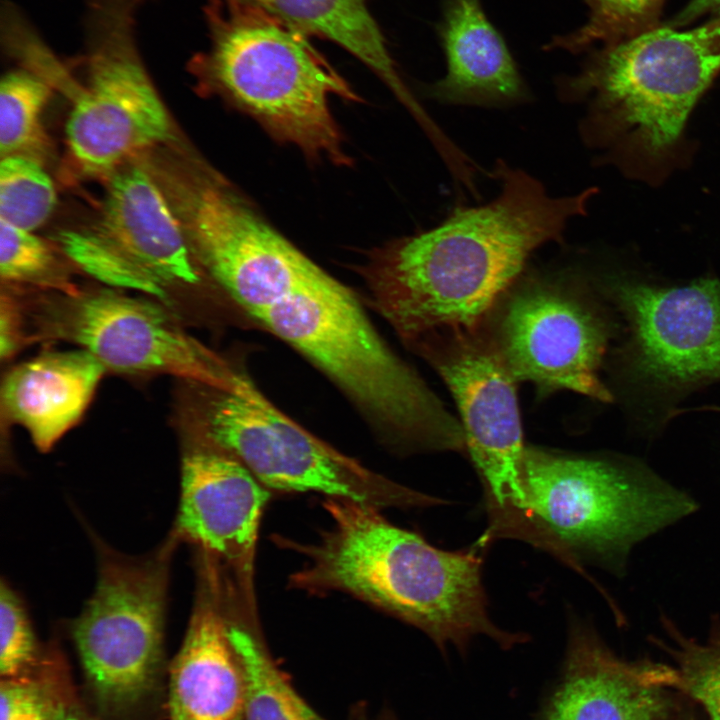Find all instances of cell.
<instances>
[{"mask_svg": "<svg viewBox=\"0 0 720 720\" xmlns=\"http://www.w3.org/2000/svg\"><path fill=\"white\" fill-rule=\"evenodd\" d=\"M500 192L455 207L439 225L376 250L364 275L376 309L411 343L440 328H476L520 278L531 254L562 243L594 187L551 196L528 172L497 160Z\"/></svg>", "mask_w": 720, "mask_h": 720, "instance_id": "cell-1", "label": "cell"}, {"mask_svg": "<svg viewBox=\"0 0 720 720\" xmlns=\"http://www.w3.org/2000/svg\"><path fill=\"white\" fill-rule=\"evenodd\" d=\"M720 72V18L676 31L654 28L602 46L560 81L567 102L587 101L583 141L625 176L662 184L691 159V112Z\"/></svg>", "mask_w": 720, "mask_h": 720, "instance_id": "cell-2", "label": "cell"}, {"mask_svg": "<svg viewBox=\"0 0 720 720\" xmlns=\"http://www.w3.org/2000/svg\"><path fill=\"white\" fill-rule=\"evenodd\" d=\"M324 506L331 523L318 540L289 544L306 560L290 586L349 593L419 628L441 648H463L482 634L504 648L524 640L490 620L475 552L438 549L371 506L334 498Z\"/></svg>", "mask_w": 720, "mask_h": 720, "instance_id": "cell-3", "label": "cell"}, {"mask_svg": "<svg viewBox=\"0 0 720 720\" xmlns=\"http://www.w3.org/2000/svg\"><path fill=\"white\" fill-rule=\"evenodd\" d=\"M521 501L502 537H518L569 564L580 557L622 571L631 549L695 512L697 503L631 458L526 446Z\"/></svg>", "mask_w": 720, "mask_h": 720, "instance_id": "cell-4", "label": "cell"}, {"mask_svg": "<svg viewBox=\"0 0 720 720\" xmlns=\"http://www.w3.org/2000/svg\"><path fill=\"white\" fill-rule=\"evenodd\" d=\"M209 46L194 67L274 138L311 158L349 162L329 97L359 101L305 32L245 0H208Z\"/></svg>", "mask_w": 720, "mask_h": 720, "instance_id": "cell-5", "label": "cell"}, {"mask_svg": "<svg viewBox=\"0 0 720 720\" xmlns=\"http://www.w3.org/2000/svg\"><path fill=\"white\" fill-rule=\"evenodd\" d=\"M255 318L326 373L394 445L466 453L461 422L384 343L352 292L328 273Z\"/></svg>", "mask_w": 720, "mask_h": 720, "instance_id": "cell-6", "label": "cell"}, {"mask_svg": "<svg viewBox=\"0 0 720 720\" xmlns=\"http://www.w3.org/2000/svg\"><path fill=\"white\" fill-rule=\"evenodd\" d=\"M147 1L87 2V77L66 123L69 152L87 175L115 173L132 155L171 137L169 115L138 48L137 19Z\"/></svg>", "mask_w": 720, "mask_h": 720, "instance_id": "cell-7", "label": "cell"}, {"mask_svg": "<svg viewBox=\"0 0 720 720\" xmlns=\"http://www.w3.org/2000/svg\"><path fill=\"white\" fill-rule=\"evenodd\" d=\"M202 412L207 444L239 460L266 488L317 492L377 509L439 499L402 486L339 453L272 406L243 375L216 390Z\"/></svg>", "mask_w": 720, "mask_h": 720, "instance_id": "cell-8", "label": "cell"}, {"mask_svg": "<svg viewBox=\"0 0 720 720\" xmlns=\"http://www.w3.org/2000/svg\"><path fill=\"white\" fill-rule=\"evenodd\" d=\"M481 327L516 383L542 395L570 390L612 400L599 376L611 322L578 277L520 276Z\"/></svg>", "mask_w": 720, "mask_h": 720, "instance_id": "cell-9", "label": "cell"}, {"mask_svg": "<svg viewBox=\"0 0 720 720\" xmlns=\"http://www.w3.org/2000/svg\"><path fill=\"white\" fill-rule=\"evenodd\" d=\"M155 178L194 261L254 317L326 273L215 173L164 171Z\"/></svg>", "mask_w": 720, "mask_h": 720, "instance_id": "cell-10", "label": "cell"}, {"mask_svg": "<svg viewBox=\"0 0 720 720\" xmlns=\"http://www.w3.org/2000/svg\"><path fill=\"white\" fill-rule=\"evenodd\" d=\"M172 544L145 559L102 552L95 591L73 625L87 683L107 714L135 710L157 688Z\"/></svg>", "mask_w": 720, "mask_h": 720, "instance_id": "cell-11", "label": "cell"}, {"mask_svg": "<svg viewBox=\"0 0 720 720\" xmlns=\"http://www.w3.org/2000/svg\"><path fill=\"white\" fill-rule=\"evenodd\" d=\"M599 288L625 321L618 356L634 392L672 404L720 381L719 279L666 286L616 272L604 275Z\"/></svg>", "mask_w": 720, "mask_h": 720, "instance_id": "cell-12", "label": "cell"}, {"mask_svg": "<svg viewBox=\"0 0 720 720\" xmlns=\"http://www.w3.org/2000/svg\"><path fill=\"white\" fill-rule=\"evenodd\" d=\"M450 390L466 439V454L484 484L490 525L508 521L521 501L525 445L516 382L482 327L440 328L410 343Z\"/></svg>", "mask_w": 720, "mask_h": 720, "instance_id": "cell-13", "label": "cell"}, {"mask_svg": "<svg viewBox=\"0 0 720 720\" xmlns=\"http://www.w3.org/2000/svg\"><path fill=\"white\" fill-rule=\"evenodd\" d=\"M161 304L111 289L77 290L47 307L42 323L48 337L77 344L107 370L168 374L210 389H231L237 373Z\"/></svg>", "mask_w": 720, "mask_h": 720, "instance_id": "cell-14", "label": "cell"}, {"mask_svg": "<svg viewBox=\"0 0 720 720\" xmlns=\"http://www.w3.org/2000/svg\"><path fill=\"white\" fill-rule=\"evenodd\" d=\"M267 488L235 457L210 444L185 453L177 534L216 560L256 610L254 561Z\"/></svg>", "mask_w": 720, "mask_h": 720, "instance_id": "cell-15", "label": "cell"}, {"mask_svg": "<svg viewBox=\"0 0 720 720\" xmlns=\"http://www.w3.org/2000/svg\"><path fill=\"white\" fill-rule=\"evenodd\" d=\"M197 598L169 668V720H245L242 668L228 635L232 585L202 554Z\"/></svg>", "mask_w": 720, "mask_h": 720, "instance_id": "cell-16", "label": "cell"}, {"mask_svg": "<svg viewBox=\"0 0 720 720\" xmlns=\"http://www.w3.org/2000/svg\"><path fill=\"white\" fill-rule=\"evenodd\" d=\"M658 663L617 657L589 628L571 634L561 679L536 720H670Z\"/></svg>", "mask_w": 720, "mask_h": 720, "instance_id": "cell-17", "label": "cell"}, {"mask_svg": "<svg viewBox=\"0 0 720 720\" xmlns=\"http://www.w3.org/2000/svg\"><path fill=\"white\" fill-rule=\"evenodd\" d=\"M95 229L166 287L199 281L181 223L146 169L114 173Z\"/></svg>", "mask_w": 720, "mask_h": 720, "instance_id": "cell-18", "label": "cell"}, {"mask_svg": "<svg viewBox=\"0 0 720 720\" xmlns=\"http://www.w3.org/2000/svg\"><path fill=\"white\" fill-rule=\"evenodd\" d=\"M439 36L447 71L426 88L447 105L506 107L528 99V90L480 0H445Z\"/></svg>", "mask_w": 720, "mask_h": 720, "instance_id": "cell-19", "label": "cell"}, {"mask_svg": "<svg viewBox=\"0 0 720 720\" xmlns=\"http://www.w3.org/2000/svg\"><path fill=\"white\" fill-rule=\"evenodd\" d=\"M106 371L81 348L42 353L6 375L2 415L22 426L40 451H48L80 420Z\"/></svg>", "mask_w": 720, "mask_h": 720, "instance_id": "cell-20", "label": "cell"}, {"mask_svg": "<svg viewBox=\"0 0 720 720\" xmlns=\"http://www.w3.org/2000/svg\"><path fill=\"white\" fill-rule=\"evenodd\" d=\"M282 18L309 36L332 41L371 69L406 109L418 101L398 74L385 38L366 0H245Z\"/></svg>", "mask_w": 720, "mask_h": 720, "instance_id": "cell-21", "label": "cell"}, {"mask_svg": "<svg viewBox=\"0 0 720 720\" xmlns=\"http://www.w3.org/2000/svg\"><path fill=\"white\" fill-rule=\"evenodd\" d=\"M228 635L242 668L245 720H324L279 670L259 633L256 615L235 596L229 605Z\"/></svg>", "mask_w": 720, "mask_h": 720, "instance_id": "cell-22", "label": "cell"}, {"mask_svg": "<svg viewBox=\"0 0 720 720\" xmlns=\"http://www.w3.org/2000/svg\"><path fill=\"white\" fill-rule=\"evenodd\" d=\"M662 626L668 639L652 640L673 662L663 664V686L680 690L701 704L710 720H720V618H713L704 642L687 637L666 617Z\"/></svg>", "mask_w": 720, "mask_h": 720, "instance_id": "cell-23", "label": "cell"}, {"mask_svg": "<svg viewBox=\"0 0 720 720\" xmlns=\"http://www.w3.org/2000/svg\"><path fill=\"white\" fill-rule=\"evenodd\" d=\"M51 81L31 68L6 73L0 85L1 157L26 155L42 142L41 114ZM30 157V156H29Z\"/></svg>", "mask_w": 720, "mask_h": 720, "instance_id": "cell-24", "label": "cell"}, {"mask_svg": "<svg viewBox=\"0 0 720 720\" xmlns=\"http://www.w3.org/2000/svg\"><path fill=\"white\" fill-rule=\"evenodd\" d=\"M57 242L75 265L94 279L118 289L149 295L170 306L166 286L146 272L95 228L62 231Z\"/></svg>", "mask_w": 720, "mask_h": 720, "instance_id": "cell-25", "label": "cell"}, {"mask_svg": "<svg viewBox=\"0 0 720 720\" xmlns=\"http://www.w3.org/2000/svg\"><path fill=\"white\" fill-rule=\"evenodd\" d=\"M56 204L54 184L40 163L9 155L0 163V220L33 231L50 217Z\"/></svg>", "mask_w": 720, "mask_h": 720, "instance_id": "cell-26", "label": "cell"}, {"mask_svg": "<svg viewBox=\"0 0 720 720\" xmlns=\"http://www.w3.org/2000/svg\"><path fill=\"white\" fill-rule=\"evenodd\" d=\"M587 22L577 31L559 37L553 48L579 52L630 39L656 28L664 0H586Z\"/></svg>", "mask_w": 720, "mask_h": 720, "instance_id": "cell-27", "label": "cell"}, {"mask_svg": "<svg viewBox=\"0 0 720 720\" xmlns=\"http://www.w3.org/2000/svg\"><path fill=\"white\" fill-rule=\"evenodd\" d=\"M0 275L9 284L35 285L74 293L48 244L32 232L0 220Z\"/></svg>", "mask_w": 720, "mask_h": 720, "instance_id": "cell-28", "label": "cell"}, {"mask_svg": "<svg viewBox=\"0 0 720 720\" xmlns=\"http://www.w3.org/2000/svg\"><path fill=\"white\" fill-rule=\"evenodd\" d=\"M0 634L1 678H18L35 672L44 651L38 646L20 599L4 582L0 590Z\"/></svg>", "mask_w": 720, "mask_h": 720, "instance_id": "cell-29", "label": "cell"}, {"mask_svg": "<svg viewBox=\"0 0 720 720\" xmlns=\"http://www.w3.org/2000/svg\"><path fill=\"white\" fill-rule=\"evenodd\" d=\"M53 713V695L45 651L39 667L32 674L1 678L0 720H53Z\"/></svg>", "mask_w": 720, "mask_h": 720, "instance_id": "cell-30", "label": "cell"}, {"mask_svg": "<svg viewBox=\"0 0 720 720\" xmlns=\"http://www.w3.org/2000/svg\"><path fill=\"white\" fill-rule=\"evenodd\" d=\"M45 662L53 695V720H98L79 697L60 651L47 649Z\"/></svg>", "mask_w": 720, "mask_h": 720, "instance_id": "cell-31", "label": "cell"}, {"mask_svg": "<svg viewBox=\"0 0 720 720\" xmlns=\"http://www.w3.org/2000/svg\"><path fill=\"white\" fill-rule=\"evenodd\" d=\"M0 318V353L1 358L5 359L15 352L20 337L16 310L9 297H2Z\"/></svg>", "mask_w": 720, "mask_h": 720, "instance_id": "cell-32", "label": "cell"}, {"mask_svg": "<svg viewBox=\"0 0 720 720\" xmlns=\"http://www.w3.org/2000/svg\"><path fill=\"white\" fill-rule=\"evenodd\" d=\"M701 17H709V20L719 19L720 0H690L670 24L672 27L683 26Z\"/></svg>", "mask_w": 720, "mask_h": 720, "instance_id": "cell-33", "label": "cell"}, {"mask_svg": "<svg viewBox=\"0 0 720 720\" xmlns=\"http://www.w3.org/2000/svg\"><path fill=\"white\" fill-rule=\"evenodd\" d=\"M353 720H372V719H369V718H367V717H365V716H360V714H359V715H358L357 717H355ZM378 720H386V719H378Z\"/></svg>", "mask_w": 720, "mask_h": 720, "instance_id": "cell-34", "label": "cell"}, {"mask_svg": "<svg viewBox=\"0 0 720 720\" xmlns=\"http://www.w3.org/2000/svg\"><path fill=\"white\" fill-rule=\"evenodd\" d=\"M713 410H718V411H720V407H719V408H717V409H716V408H713Z\"/></svg>", "mask_w": 720, "mask_h": 720, "instance_id": "cell-35", "label": "cell"}]
</instances>
